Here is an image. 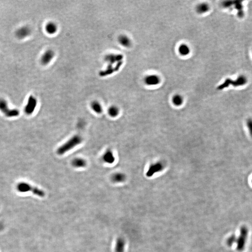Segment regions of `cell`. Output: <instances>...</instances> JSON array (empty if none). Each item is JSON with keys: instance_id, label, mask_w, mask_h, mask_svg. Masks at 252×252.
<instances>
[{"instance_id": "d6986e66", "label": "cell", "mask_w": 252, "mask_h": 252, "mask_svg": "<svg viewBox=\"0 0 252 252\" xmlns=\"http://www.w3.org/2000/svg\"><path fill=\"white\" fill-rule=\"evenodd\" d=\"M178 50L179 54L183 56L188 55L191 51L189 46L185 44H181L178 47Z\"/></svg>"}, {"instance_id": "8992f818", "label": "cell", "mask_w": 252, "mask_h": 252, "mask_svg": "<svg viewBox=\"0 0 252 252\" xmlns=\"http://www.w3.org/2000/svg\"><path fill=\"white\" fill-rule=\"evenodd\" d=\"M37 103L36 98L33 96H30L24 108L25 113L28 115L32 114L37 106Z\"/></svg>"}, {"instance_id": "277c9868", "label": "cell", "mask_w": 252, "mask_h": 252, "mask_svg": "<svg viewBox=\"0 0 252 252\" xmlns=\"http://www.w3.org/2000/svg\"><path fill=\"white\" fill-rule=\"evenodd\" d=\"M249 234V230L245 226L241 227L240 230V235L237 240V249L239 251H242L245 248L246 240Z\"/></svg>"}, {"instance_id": "44dd1931", "label": "cell", "mask_w": 252, "mask_h": 252, "mask_svg": "<svg viewBox=\"0 0 252 252\" xmlns=\"http://www.w3.org/2000/svg\"><path fill=\"white\" fill-rule=\"evenodd\" d=\"M119 108L115 106H112L108 109V113L112 117H115L118 116L119 114Z\"/></svg>"}, {"instance_id": "cb8c5ba5", "label": "cell", "mask_w": 252, "mask_h": 252, "mask_svg": "<svg viewBox=\"0 0 252 252\" xmlns=\"http://www.w3.org/2000/svg\"><path fill=\"white\" fill-rule=\"evenodd\" d=\"M236 241V238L235 236L233 235L228 239L227 241V244L229 246H232Z\"/></svg>"}, {"instance_id": "e0dca14e", "label": "cell", "mask_w": 252, "mask_h": 252, "mask_svg": "<svg viewBox=\"0 0 252 252\" xmlns=\"http://www.w3.org/2000/svg\"><path fill=\"white\" fill-rule=\"evenodd\" d=\"M111 178L114 182L120 183V182H124L125 180L126 175L123 173H115L113 175Z\"/></svg>"}, {"instance_id": "5bb4252c", "label": "cell", "mask_w": 252, "mask_h": 252, "mask_svg": "<svg viewBox=\"0 0 252 252\" xmlns=\"http://www.w3.org/2000/svg\"><path fill=\"white\" fill-rule=\"evenodd\" d=\"M58 26L53 22H50L46 24L45 30L47 33L49 35L55 34L58 31Z\"/></svg>"}, {"instance_id": "9a60e30c", "label": "cell", "mask_w": 252, "mask_h": 252, "mask_svg": "<svg viewBox=\"0 0 252 252\" xmlns=\"http://www.w3.org/2000/svg\"><path fill=\"white\" fill-rule=\"evenodd\" d=\"M119 44L126 48L130 47L132 45V42L129 37L125 35H121L118 37Z\"/></svg>"}, {"instance_id": "603a6c76", "label": "cell", "mask_w": 252, "mask_h": 252, "mask_svg": "<svg viewBox=\"0 0 252 252\" xmlns=\"http://www.w3.org/2000/svg\"><path fill=\"white\" fill-rule=\"evenodd\" d=\"M246 124H247V128L249 130L250 135L252 137V118H249L247 120Z\"/></svg>"}, {"instance_id": "9c48e42d", "label": "cell", "mask_w": 252, "mask_h": 252, "mask_svg": "<svg viewBox=\"0 0 252 252\" xmlns=\"http://www.w3.org/2000/svg\"><path fill=\"white\" fill-rule=\"evenodd\" d=\"M123 64V61H120L116 64V65L114 67L109 68L106 69L105 70H101L99 72V75L100 77H103L110 75L113 74L114 72H117L121 68V66Z\"/></svg>"}, {"instance_id": "5b68a950", "label": "cell", "mask_w": 252, "mask_h": 252, "mask_svg": "<svg viewBox=\"0 0 252 252\" xmlns=\"http://www.w3.org/2000/svg\"><path fill=\"white\" fill-rule=\"evenodd\" d=\"M124 56L121 54H107L105 57V61L108 63L107 68L112 67L113 65L115 63H118L122 61L124 59Z\"/></svg>"}, {"instance_id": "2e32d148", "label": "cell", "mask_w": 252, "mask_h": 252, "mask_svg": "<svg viewBox=\"0 0 252 252\" xmlns=\"http://www.w3.org/2000/svg\"><path fill=\"white\" fill-rule=\"evenodd\" d=\"M71 164L76 168H81L86 166V161L81 158H76L71 162Z\"/></svg>"}, {"instance_id": "ac0fdd59", "label": "cell", "mask_w": 252, "mask_h": 252, "mask_svg": "<svg viewBox=\"0 0 252 252\" xmlns=\"http://www.w3.org/2000/svg\"><path fill=\"white\" fill-rule=\"evenodd\" d=\"M91 106L93 110L96 113L98 114L102 113L103 109H102L101 104L99 101H96V100L93 101L91 103Z\"/></svg>"}, {"instance_id": "ba28073f", "label": "cell", "mask_w": 252, "mask_h": 252, "mask_svg": "<svg viewBox=\"0 0 252 252\" xmlns=\"http://www.w3.org/2000/svg\"><path fill=\"white\" fill-rule=\"evenodd\" d=\"M31 30L29 27L22 26L17 30L16 32V36L19 39L22 40L30 36Z\"/></svg>"}, {"instance_id": "30bf717a", "label": "cell", "mask_w": 252, "mask_h": 252, "mask_svg": "<svg viewBox=\"0 0 252 252\" xmlns=\"http://www.w3.org/2000/svg\"><path fill=\"white\" fill-rule=\"evenodd\" d=\"M164 168V165L160 162H157L152 164L149 167L146 173L147 176L148 177L152 176L154 174L162 171Z\"/></svg>"}, {"instance_id": "ffe728a7", "label": "cell", "mask_w": 252, "mask_h": 252, "mask_svg": "<svg viewBox=\"0 0 252 252\" xmlns=\"http://www.w3.org/2000/svg\"><path fill=\"white\" fill-rule=\"evenodd\" d=\"M209 10V6L206 3H202L197 5L196 11L199 14H204Z\"/></svg>"}, {"instance_id": "7a4b0ae2", "label": "cell", "mask_w": 252, "mask_h": 252, "mask_svg": "<svg viewBox=\"0 0 252 252\" xmlns=\"http://www.w3.org/2000/svg\"><path fill=\"white\" fill-rule=\"evenodd\" d=\"M17 189L19 192H32L34 194L40 197H44L46 195V193L43 190L33 187L25 182H20L18 184L17 186Z\"/></svg>"}, {"instance_id": "d4e9b609", "label": "cell", "mask_w": 252, "mask_h": 252, "mask_svg": "<svg viewBox=\"0 0 252 252\" xmlns=\"http://www.w3.org/2000/svg\"></svg>"}, {"instance_id": "7402d4cb", "label": "cell", "mask_w": 252, "mask_h": 252, "mask_svg": "<svg viewBox=\"0 0 252 252\" xmlns=\"http://www.w3.org/2000/svg\"><path fill=\"white\" fill-rule=\"evenodd\" d=\"M172 102L175 106H180L183 102V97L180 95H175L173 98Z\"/></svg>"}, {"instance_id": "52a82bcc", "label": "cell", "mask_w": 252, "mask_h": 252, "mask_svg": "<svg viewBox=\"0 0 252 252\" xmlns=\"http://www.w3.org/2000/svg\"><path fill=\"white\" fill-rule=\"evenodd\" d=\"M55 57V52L52 50L46 51L40 59V62L43 65H47L51 62Z\"/></svg>"}, {"instance_id": "3957f363", "label": "cell", "mask_w": 252, "mask_h": 252, "mask_svg": "<svg viewBox=\"0 0 252 252\" xmlns=\"http://www.w3.org/2000/svg\"><path fill=\"white\" fill-rule=\"evenodd\" d=\"M0 111L6 117L8 118L17 117L20 114L18 110L9 109L6 100L3 99H0Z\"/></svg>"}, {"instance_id": "4fadbf2b", "label": "cell", "mask_w": 252, "mask_h": 252, "mask_svg": "<svg viewBox=\"0 0 252 252\" xmlns=\"http://www.w3.org/2000/svg\"><path fill=\"white\" fill-rule=\"evenodd\" d=\"M102 158L105 162L109 164H112L115 160L113 152L110 149H108L104 153Z\"/></svg>"}, {"instance_id": "6da1fadb", "label": "cell", "mask_w": 252, "mask_h": 252, "mask_svg": "<svg viewBox=\"0 0 252 252\" xmlns=\"http://www.w3.org/2000/svg\"><path fill=\"white\" fill-rule=\"evenodd\" d=\"M82 141L83 139L81 136L79 135H74L58 148L57 150V154L59 155H64L78 145L80 144Z\"/></svg>"}, {"instance_id": "8fae6325", "label": "cell", "mask_w": 252, "mask_h": 252, "mask_svg": "<svg viewBox=\"0 0 252 252\" xmlns=\"http://www.w3.org/2000/svg\"><path fill=\"white\" fill-rule=\"evenodd\" d=\"M232 82H233V81H232ZM247 82V80L245 77L240 76L239 78H238L237 80L233 82H231L229 81V80H227L225 83L222 85H220L219 88L220 89H222L223 88H225V87L228 86V85L230 84H232L233 85H235V86H237V85H242L245 84Z\"/></svg>"}, {"instance_id": "7c38bea8", "label": "cell", "mask_w": 252, "mask_h": 252, "mask_svg": "<svg viewBox=\"0 0 252 252\" xmlns=\"http://www.w3.org/2000/svg\"><path fill=\"white\" fill-rule=\"evenodd\" d=\"M161 79L157 75H149L146 76L144 79V82L147 85L154 86L158 85L160 83Z\"/></svg>"}]
</instances>
